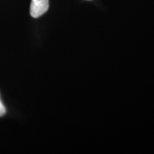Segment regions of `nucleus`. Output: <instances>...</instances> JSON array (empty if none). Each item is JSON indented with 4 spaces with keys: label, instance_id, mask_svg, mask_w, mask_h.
<instances>
[{
    "label": "nucleus",
    "instance_id": "2",
    "mask_svg": "<svg viewBox=\"0 0 154 154\" xmlns=\"http://www.w3.org/2000/svg\"><path fill=\"white\" fill-rule=\"evenodd\" d=\"M6 113V108L4 105L3 102L2 101L1 98H0V117L3 116Z\"/></svg>",
    "mask_w": 154,
    "mask_h": 154
},
{
    "label": "nucleus",
    "instance_id": "1",
    "mask_svg": "<svg viewBox=\"0 0 154 154\" xmlns=\"http://www.w3.org/2000/svg\"><path fill=\"white\" fill-rule=\"evenodd\" d=\"M49 0H32L30 14L34 18H38L46 13L49 9Z\"/></svg>",
    "mask_w": 154,
    "mask_h": 154
}]
</instances>
